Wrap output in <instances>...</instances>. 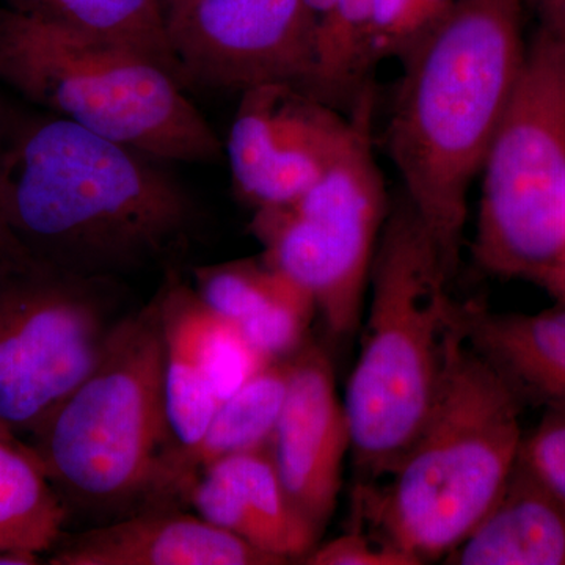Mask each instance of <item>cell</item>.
<instances>
[{"label": "cell", "instance_id": "6da1fadb", "mask_svg": "<svg viewBox=\"0 0 565 565\" xmlns=\"http://www.w3.org/2000/svg\"><path fill=\"white\" fill-rule=\"evenodd\" d=\"M0 211L32 258L111 281L177 258L200 221L161 159L3 95Z\"/></svg>", "mask_w": 565, "mask_h": 565}, {"label": "cell", "instance_id": "7a4b0ae2", "mask_svg": "<svg viewBox=\"0 0 565 565\" xmlns=\"http://www.w3.org/2000/svg\"><path fill=\"white\" fill-rule=\"evenodd\" d=\"M523 0H456L407 57L385 148L455 278L468 195L525 66Z\"/></svg>", "mask_w": 565, "mask_h": 565}, {"label": "cell", "instance_id": "3957f363", "mask_svg": "<svg viewBox=\"0 0 565 565\" xmlns=\"http://www.w3.org/2000/svg\"><path fill=\"white\" fill-rule=\"evenodd\" d=\"M31 438L70 515L77 511L102 525L184 508L158 297L122 316L92 373Z\"/></svg>", "mask_w": 565, "mask_h": 565}, {"label": "cell", "instance_id": "277c9868", "mask_svg": "<svg viewBox=\"0 0 565 565\" xmlns=\"http://www.w3.org/2000/svg\"><path fill=\"white\" fill-rule=\"evenodd\" d=\"M433 236L404 193L390 204L344 405L363 478L388 476L422 430L465 333L462 305Z\"/></svg>", "mask_w": 565, "mask_h": 565}, {"label": "cell", "instance_id": "5b68a950", "mask_svg": "<svg viewBox=\"0 0 565 565\" xmlns=\"http://www.w3.org/2000/svg\"><path fill=\"white\" fill-rule=\"evenodd\" d=\"M520 408L519 394L463 337L388 484H362L356 492V509L374 535L419 565L445 559L492 508L519 462Z\"/></svg>", "mask_w": 565, "mask_h": 565}, {"label": "cell", "instance_id": "8992f818", "mask_svg": "<svg viewBox=\"0 0 565 565\" xmlns=\"http://www.w3.org/2000/svg\"><path fill=\"white\" fill-rule=\"evenodd\" d=\"M0 87L161 159L217 163L225 148L172 74L137 52L0 6Z\"/></svg>", "mask_w": 565, "mask_h": 565}, {"label": "cell", "instance_id": "52a82bcc", "mask_svg": "<svg viewBox=\"0 0 565 565\" xmlns=\"http://www.w3.org/2000/svg\"><path fill=\"white\" fill-rule=\"evenodd\" d=\"M473 255L534 281L565 256V35L537 29L487 151Z\"/></svg>", "mask_w": 565, "mask_h": 565}, {"label": "cell", "instance_id": "ba28073f", "mask_svg": "<svg viewBox=\"0 0 565 565\" xmlns=\"http://www.w3.org/2000/svg\"><path fill=\"white\" fill-rule=\"evenodd\" d=\"M374 90L352 110L353 132L337 161L299 199L256 210L262 256L313 299L330 334L362 327L375 250L390 200L373 147Z\"/></svg>", "mask_w": 565, "mask_h": 565}, {"label": "cell", "instance_id": "9c48e42d", "mask_svg": "<svg viewBox=\"0 0 565 565\" xmlns=\"http://www.w3.org/2000/svg\"><path fill=\"white\" fill-rule=\"evenodd\" d=\"M114 282L32 256L0 270V427L32 437L92 373L126 315Z\"/></svg>", "mask_w": 565, "mask_h": 565}, {"label": "cell", "instance_id": "30bf717a", "mask_svg": "<svg viewBox=\"0 0 565 565\" xmlns=\"http://www.w3.org/2000/svg\"><path fill=\"white\" fill-rule=\"evenodd\" d=\"M353 125L352 114L291 82L245 88L223 145L234 192L253 211L299 199L343 152Z\"/></svg>", "mask_w": 565, "mask_h": 565}, {"label": "cell", "instance_id": "8fae6325", "mask_svg": "<svg viewBox=\"0 0 565 565\" xmlns=\"http://www.w3.org/2000/svg\"><path fill=\"white\" fill-rule=\"evenodd\" d=\"M167 25L188 88L300 87L307 76L303 0H192Z\"/></svg>", "mask_w": 565, "mask_h": 565}, {"label": "cell", "instance_id": "7c38bea8", "mask_svg": "<svg viewBox=\"0 0 565 565\" xmlns=\"http://www.w3.org/2000/svg\"><path fill=\"white\" fill-rule=\"evenodd\" d=\"M156 297L167 414L184 452L202 440L218 405L262 371L264 362L233 323L204 303L192 282L169 274Z\"/></svg>", "mask_w": 565, "mask_h": 565}, {"label": "cell", "instance_id": "4fadbf2b", "mask_svg": "<svg viewBox=\"0 0 565 565\" xmlns=\"http://www.w3.org/2000/svg\"><path fill=\"white\" fill-rule=\"evenodd\" d=\"M351 446L332 360L308 341L292 355L288 392L269 448L292 503L321 534L337 511Z\"/></svg>", "mask_w": 565, "mask_h": 565}, {"label": "cell", "instance_id": "5bb4252c", "mask_svg": "<svg viewBox=\"0 0 565 565\" xmlns=\"http://www.w3.org/2000/svg\"><path fill=\"white\" fill-rule=\"evenodd\" d=\"M188 505L282 564L302 563L322 535L286 492L269 445L204 467L189 490Z\"/></svg>", "mask_w": 565, "mask_h": 565}, {"label": "cell", "instance_id": "9a60e30c", "mask_svg": "<svg viewBox=\"0 0 565 565\" xmlns=\"http://www.w3.org/2000/svg\"><path fill=\"white\" fill-rule=\"evenodd\" d=\"M51 565H280L181 508L151 509L63 535Z\"/></svg>", "mask_w": 565, "mask_h": 565}, {"label": "cell", "instance_id": "2e32d148", "mask_svg": "<svg viewBox=\"0 0 565 565\" xmlns=\"http://www.w3.org/2000/svg\"><path fill=\"white\" fill-rule=\"evenodd\" d=\"M192 286L266 363L291 359L308 343L313 299L262 255L196 267Z\"/></svg>", "mask_w": 565, "mask_h": 565}, {"label": "cell", "instance_id": "e0dca14e", "mask_svg": "<svg viewBox=\"0 0 565 565\" xmlns=\"http://www.w3.org/2000/svg\"><path fill=\"white\" fill-rule=\"evenodd\" d=\"M444 563L565 565L564 498L519 459L492 508Z\"/></svg>", "mask_w": 565, "mask_h": 565}, {"label": "cell", "instance_id": "ac0fdd59", "mask_svg": "<svg viewBox=\"0 0 565 565\" xmlns=\"http://www.w3.org/2000/svg\"><path fill=\"white\" fill-rule=\"evenodd\" d=\"M460 322L468 343L497 367L520 399L565 412V303L535 315L462 305Z\"/></svg>", "mask_w": 565, "mask_h": 565}, {"label": "cell", "instance_id": "d6986e66", "mask_svg": "<svg viewBox=\"0 0 565 565\" xmlns=\"http://www.w3.org/2000/svg\"><path fill=\"white\" fill-rule=\"evenodd\" d=\"M303 92L351 115L373 90V0H303Z\"/></svg>", "mask_w": 565, "mask_h": 565}, {"label": "cell", "instance_id": "ffe728a7", "mask_svg": "<svg viewBox=\"0 0 565 565\" xmlns=\"http://www.w3.org/2000/svg\"><path fill=\"white\" fill-rule=\"evenodd\" d=\"M0 6L137 52L188 88L161 0H0Z\"/></svg>", "mask_w": 565, "mask_h": 565}, {"label": "cell", "instance_id": "44dd1931", "mask_svg": "<svg viewBox=\"0 0 565 565\" xmlns=\"http://www.w3.org/2000/svg\"><path fill=\"white\" fill-rule=\"evenodd\" d=\"M68 519L35 449L0 427V550L50 552L65 535Z\"/></svg>", "mask_w": 565, "mask_h": 565}, {"label": "cell", "instance_id": "7402d4cb", "mask_svg": "<svg viewBox=\"0 0 565 565\" xmlns=\"http://www.w3.org/2000/svg\"><path fill=\"white\" fill-rule=\"evenodd\" d=\"M291 359L267 364L252 375L218 405L202 440L178 455V478L185 505L189 490L204 467L223 457L269 445L288 392Z\"/></svg>", "mask_w": 565, "mask_h": 565}, {"label": "cell", "instance_id": "603a6c76", "mask_svg": "<svg viewBox=\"0 0 565 565\" xmlns=\"http://www.w3.org/2000/svg\"><path fill=\"white\" fill-rule=\"evenodd\" d=\"M456 0H373V55L377 66L403 61L446 20Z\"/></svg>", "mask_w": 565, "mask_h": 565}, {"label": "cell", "instance_id": "cb8c5ba5", "mask_svg": "<svg viewBox=\"0 0 565 565\" xmlns=\"http://www.w3.org/2000/svg\"><path fill=\"white\" fill-rule=\"evenodd\" d=\"M310 565H419L403 550L386 544L377 535L349 531L340 537L316 545L302 561Z\"/></svg>", "mask_w": 565, "mask_h": 565}, {"label": "cell", "instance_id": "d4e9b609", "mask_svg": "<svg viewBox=\"0 0 565 565\" xmlns=\"http://www.w3.org/2000/svg\"><path fill=\"white\" fill-rule=\"evenodd\" d=\"M520 459L565 500V412L548 411L525 435Z\"/></svg>", "mask_w": 565, "mask_h": 565}, {"label": "cell", "instance_id": "484cf974", "mask_svg": "<svg viewBox=\"0 0 565 565\" xmlns=\"http://www.w3.org/2000/svg\"><path fill=\"white\" fill-rule=\"evenodd\" d=\"M537 20V29L565 35V0H523Z\"/></svg>", "mask_w": 565, "mask_h": 565}, {"label": "cell", "instance_id": "4316f807", "mask_svg": "<svg viewBox=\"0 0 565 565\" xmlns=\"http://www.w3.org/2000/svg\"><path fill=\"white\" fill-rule=\"evenodd\" d=\"M28 256L31 255L24 250L20 241L14 237L9 223H7L2 211H0V270H2L3 267L10 266V264L28 258Z\"/></svg>", "mask_w": 565, "mask_h": 565}, {"label": "cell", "instance_id": "83f0119b", "mask_svg": "<svg viewBox=\"0 0 565 565\" xmlns=\"http://www.w3.org/2000/svg\"><path fill=\"white\" fill-rule=\"evenodd\" d=\"M534 282L541 285L546 292L552 294L557 303H565V256L555 266L545 270Z\"/></svg>", "mask_w": 565, "mask_h": 565}, {"label": "cell", "instance_id": "f1b7e54d", "mask_svg": "<svg viewBox=\"0 0 565 565\" xmlns=\"http://www.w3.org/2000/svg\"><path fill=\"white\" fill-rule=\"evenodd\" d=\"M40 564V555L28 552H2L0 550V565H35Z\"/></svg>", "mask_w": 565, "mask_h": 565}, {"label": "cell", "instance_id": "f546056e", "mask_svg": "<svg viewBox=\"0 0 565 565\" xmlns=\"http://www.w3.org/2000/svg\"><path fill=\"white\" fill-rule=\"evenodd\" d=\"M191 2L192 0H161L167 24H169V21L172 20L173 17H177V14L180 13L181 10H184ZM167 28H169V25H167Z\"/></svg>", "mask_w": 565, "mask_h": 565}]
</instances>
